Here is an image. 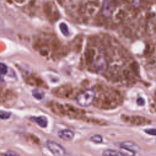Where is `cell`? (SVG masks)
Masks as SVG:
<instances>
[{
    "mask_svg": "<svg viewBox=\"0 0 156 156\" xmlns=\"http://www.w3.org/2000/svg\"><path fill=\"white\" fill-rule=\"evenodd\" d=\"M58 46L57 41L50 34L40 33L35 37L33 42L34 48L44 57H48L56 51Z\"/></svg>",
    "mask_w": 156,
    "mask_h": 156,
    "instance_id": "cell-1",
    "label": "cell"
},
{
    "mask_svg": "<svg viewBox=\"0 0 156 156\" xmlns=\"http://www.w3.org/2000/svg\"><path fill=\"white\" fill-rule=\"evenodd\" d=\"M95 97L94 90L88 89L80 93L76 97V102L82 107H88L92 104Z\"/></svg>",
    "mask_w": 156,
    "mask_h": 156,
    "instance_id": "cell-2",
    "label": "cell"
},
{
    "mask_svg": "<svg viewBox=\"0 0 156 156\" xmlns=\"http://www.w3.org/2000/svg\"><path fill=\"white\" fill-rule=\"evenodd\" d=\"M46 146L54 156H66V155L65 148L62 145L54 141H48Z\"/></svg>",
    "mask_w": 156,
    "mask_h": 156,
    "instance_id": "cell-3",
    "label": "cell"
},
{
    "mask_svg": "<svg viewBox=\"0 0 156 156\" xmlns=\"http://www.w3.org/2000/svg\"><path fill=\"white\" fill-rule=\"evenodd\" d=\"M44 12L51 21H54L58 19V13L54 5L51 2H46L43 4Z\"/></svg>",
    "mask_w": 156,
    "mask_h": 156,
    "instance_id": "cell-4",
    "label": "cell"
},
{
    "mask_svg": "<svg viewBox=\"0 0 156 156\" xmlns=\"http://www.w3.org/2000/svg\"><path fill=\"white\" fill-rule=\"evenodd\" d=\"M24 81L29 85L32 86H37L40 87H44V82L38 77L34 75H29L25 79Z\"/></svg>",
    "mask_w": 156,
    "mask_h": 156,
    "instance_id": "cell-5",
    "label": "cell"
},
{
    "mask_svg": "<svg viewBox=\"0 0 156 156\" xmlns=\"http://www.w3.org/2000/svg\"><path fill=\"white\" fill-rule=\"evenodd\" d=\"M120 147L130 151L131 152H133L134 153L138 152L140 149V146H138L135 143L131 141H125L120 143L119 144Z\"/></svg>",
    "mask_w": 156,
    "mask_h": 156,
    "instance_id": "cell-6",
    "label": "cell"
},
{
    "mask_svg": "<svg viewBox=\"0 0 156 156\" xmlns=\"http://www.w3.org/2000/svg\"><path fill=\"white\" fill-rule=\"evenodd\" d=\"M94 65L98 71L100 72L105 71L106 68V62L103 55H98L95 57Z\"/></svg>",
    "mask_w": 156,
    "mask_h": 156,
    "instance_id": "cell-7",
    "label": "cell"
},
{
    "mask_svg": "<svg viewBox=\"0 0 156 156\" xmlns=\"http://www.w3.org/2000/svg\"><path fill=\"white\" fill-rule=\"evenodd\" d=\"M58 136L60 138L65 141H71L74 136V133L70 129H63L58 132Z\"/></svg>",
    "mask_w": 156,
    "mask_h": 156,
    "instance_id": "cell-8",
    "label": "cell"
},
{
    "mask_svg": "<svg viewBox=\"0 0 156 156\" xmlns=\"http://www.w3.org/2000/svg\"><path fill=\"white\" fill-rule=\"evenodd\" d=\"M30 119L32 121H34L37 124H38L41 127H46L48 125V119L44 116H32Z\"/></svg>",
    "mask_w": 156,
    "mask_h": 156,
    "instance_id": "cell-9",
    "label": "cell"
},
{
    "mask_svg": "<svg viewBox=\"0 0 156 156\" xmlns=\"http://www.w3.org/2000/svg\"><path fill=\"white\" fill-rule=\"evenodd\" d=\"M103 156H126L121 152L113 149H106L102 152Z\"/></svg>",
    "mask_w": 156,
    "mask_h": 156,
    "instance_id": "cell-10",
    "label": "cell"
},
{
    "mask_svg": "<svg viewBox=\"0 0 156 156\" xmlns=\"http://www.w3.org/2000/svg\"><path fill=\"white\" fill-rule=\"evenodd\" d=\"M90 140L93 143H100L102 141L103 138L102 135H101L100 134H94L90 136Z\"/></svg>",
    "mask_w": 156,
    "mask_h": 156,
    "instance_id": "cell-11",
    "label": "cell"
},
{
    "mask_svg": "<svg viewBox=\"0 0 156 156\" xmlns=\"http://www.w3.org/2000/svg\"><path fill=\"white\" fill-rule=\"evenodd\" d=\"M11 115H12V113L10 112L0 110V119H7L10 118Z\"/></svg>",
    "mask_w": 156,
    "mask_h": 156,
    "instance_id": "cell-12",
    "label": "cell"
},
{
    "mask_svg": "<svg viewBox=\"0 0 156 156\" xmlns=\"http://www.w3.org/2000/svg\"><path fill=\"white\" fill-rule=\"evenodd\" d=\"M60 29L62 32V33L65 35V36H68L69 35V30L68 26L66 24L62 23L60 25Z\"/></svg>",
    "mask_w": 156,
    "mask_h": 156,
    "instance_id": "cell-13",
    "label": "cell"
},
{
    "mask_svg": "<svg viewBox=\"0 0 156 156\" xmlns=\"http://www.w3.org/2000/svg\"><path fill=\"white\" fill-rule=\"evenodd\" d=\"M32 94H33L34 97L37 99H42V98L43 96V94L41 92H40L37 90H35L33 91Z\"/></svg>",
    "mask_w": 156,
    "mask_h": 156,
    "instance_id": "cell-14",
    "label": "cell"
},
{
    "mask_svg": "<svg viewBox=\"0 0 156 156\" xmlns=\"http://www.w3.org/2000/svg\"><path fill=\"white\" fill-rule=\"evenodd\" d=\"M7 73V66L3 63H0V74H5Z\"/></svg>",
    "mask_w": 156,
    "mask_h": 156,
    "instance_id": "cell-15",
    "label": "cell"
},
{
    "mask_svg": "<svg viewBox=\"0 0 156 156\" xmlns=\"http://www.w3.org/2000/svg\"><path fill=\"white\" fill-rule=\"evenodd\" d=\"M144 132L149 135L156 136V129H146L144 130Z\"/></svg>",
    "mask_w": 156,
    "mask_h": 156,
    "instance_id": "cell-16",
    "label": "cell"
},
{
    "mask_svg": "<svg viewBox=\"0 0 156 156\" xmlns=\"http://www.w3.org/2000/svg\"><path fill=\"white\" fill-rule=\"evenodd\" d=\"M4 156H20L18 154H17L15 152H7L4 154Z\"/></svg>",
    "mask_w": 156,
    "mask_h": 156,
    "instance_id": "cell-17",
    "label": "cell"
},
{
    "mask_svg": "<svg viewBox=\"0 0 156 156\" xmlns=\"http://www.w3.org/2000/svg\"><path fill=\"white\" fill-rule=\"evenodd\" d=\"M136 102L139 105H143L144 104V100L142 98H139L137 99Z\"/></svg>",
    "mask_w": 156,
    "mask_h": 156,
    "instance_id": "cell-18",
    "label": "cell"
},
{
    "mask_svg": "<svg viewBox=\"0 0 156 156\" xmlns=\"http://www.w3.org/2000/svg\"><path fill=\"white\" fill-rule=\"evenodd\" d=\"M13 2H15V3H18V4H23L24 2H25L27 0H11Z\"/></svg>",
    "mask_w": 156,
    "mask_h": 156,
    "instance_id": "cell-19",
    "label": "cell"
}]
</instances>
